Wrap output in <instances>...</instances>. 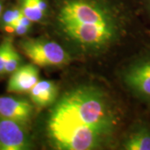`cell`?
Returning <instances> with one entry per match:
<instances>
[{"label": "cell", "instance_id": "277c9868", "mask_svg": "<svg viewBox=\"0 0 150 150\" xmlns=\"http://www.w3.org/2000/svg\"><path fill=\"white\" fill-rule=\"evenodd\" d=\"M121 79L134 98L150 104V51L131 60L122 70Z\"/></svg>", "mask_w": 150, "mask_h": 150}, {"label": "cell", "instance_id": "3957f363", "mask_svg": "<svg viewBox=\"0 0 150 150\" xmlns=\"http://www.w3.org/2000/svg\"><path fill=\"white\" fill-rule=\"evenodd\" d=\"M19 47L32 64L38 67H61L71 61L69 53L62 45L45 38L23 39Z\"/></svg>", "mask_w": 150, "mask_h": 150}, {"label": "cell", "instance_id": "9a60e30c", "mask_svg": "<svg viewBox=\"0 0 150 150\" xmlns=\"http://www.w3.org/2000/svg\"><path fill=\"white\" fill-rule=\"evenodd\" d=\"M3 8H4L3 0H0V18H1V16H2V13H3Z\"/></svg>", "mask_w": 150, "mask_h": 150}, {"label": "cell", "instance_id": "52a82bcc", "mask_svg": "<svg viewBox=\"0 0 150 150\" xmlns=\"http://www.w3.org/2000/svg\"><path fill=\"white\" fill-rule=\"evenodd\" d=\"M33 64L20 65L13 74L7 84V92L12 93H28L38 81L39 72Z\"/></svg>", "mask_w": 150, "mask_h": 150}, {"label": "cell", "instance_id": "8992f818", "mask_svg": "<svg viewBox=\"0 0 150 150\" xmlns=\"http://www.w3.org/2000/svg\"><path fill=\"white\" fill-rule=\"evenodd\" d=\"M33 104L26 99L0 97V116L26 125L32 118Z\"/></svg>", "mask_w": 150, "mask_h": 150}, {"label": "cell", "instance_id": "9c48e42d", "mask_svg": "<svg viewBox=\"0 0 150 150\" xmlns=\"http://www.w3.org/2000/svg\"><path fill=\"white\" fill-rule=\"evenodd\" d=\"M126 150H150V125L138 122L129 129L123 140Z\"/></svg>", "mask_w": 150, "mask_h": 150}, {"label": "cell", "instance_id": "4fadbf2b", "mask_svg": "<svg viewBox=\"0 0 150 150\" xmlns=\"http://www.w3.org/2000/svg\"><path fill=\"white\" fill-rule=\"evenodd\" d=\"M13 43L10 39H4L0 43V76L4 75V66L6 59Z\"/></svg>", "mask_w": 150, "mask_h": 150}, {"label": "cell", "instance_id": "5b68a950", "mask_svg": "<svg viewBox=\"0 0 150 150\" xmlns=\"http://www.w3.org/2000/svg\"><path fill=\"white\" fill-rule=\"evenodd\" d=\"M25 126L0 116V149H28L30 144Z\"/></svg>", "mask_w": 150, "mask_h": 150}, {"label": "cell", "instance_id": "5bb4252c", "mask_svg": "<svg viewBox=\"0 0 150 150\" xmlns=\"http://www.w3.org/2000/svg\"><path fill=\"white\" fill-rule=\"evenodd\" d=\"M142 3L144 7V9L150 16V0H142Z\"/></svg>", "mask_w": 150, "mask_h": 150}, {"label": "cell", "instance_id": "7a4b0ae2", "mask_svg": "<svg viewBox=\"0 0 150 150\" xmlns=\"http://www.w3.org/2000/svg\"><path fill=\"white\" fill-rule=\"evenodd\" d=\"M54 26L76 54L104 53L121 40L129 14L118 0H55Z\"/></svg>", "mask_w": 150, "mask_h": 150}, {"label": "cell", "instance_id": "6da1fadb", "mask_svg": "<svg viewBox=\"0 0 150 150\" xmlns=\"http://www.w3.org/2000/svg\"><path fill=\"white\" fill-rule=\"evenodd\" d=\"M120 114L101 88L79 85L70 88L54 103L46 130L58 150H93L106 147L119 127Z\"/></svg>", "mask_w": 150, "mask_h": 150}, {"label": "cell", "instance_id": "30bf717a", "mask_svg": "<svg viewBox=\"0 0 150 150\" xmlns=\"http://www.w3.org/2000/svg\"><path fill=\"white\" fill-rule=\"evenodd\" d=\"M19 7L23 14L33 23L41 21L48 12L47 0H19Z\"/></svg>", "mask_w": 150, "mask_h": 150}, {"label": "cell", "instance_id": "ba28073f", "mask_svg": "<svg viewBox=\"0 0 150 150\" xmlns=\"http://www.w3.org/2000/svg\"><path fill=\"white\" fill-rule=\"evenodd\" d=\"M28 94L33 106L38 108H44L56 102L59 88L54 81L38 80L29 90Z\"/></svg>", "mask_w": 150, "mask_h": 150}, {"label": "cell", "instance_id": "7c38bea8", "mask_svg": "<svg viewBox=\"0 0 150 150\" xmlns=\"http://www.w3.org/2000/svg\"><path fill=\"white\" fill-rule=\"evenodd\" d=\"M22 59L13 45L11 46L4 66V74H11L20 66Z\"/></svg>", "mask_w": 150, "mask_h": 150}, {"label": "cell", "instance_id": "8fae6325", "mask_svg": "<svg viewBox=\"0 0 150 150\" xmlns=\"http://www.w3.org/2000/svg\"><path fill=\"white\" fill-rule=\"evenodd\" d=\"M22 13L20 7H13L6 10L4 13H2V16L0 18V23L1 27L3 28L7 33H11L12 28L13 24L17 22V20L22 16Z\"/></svg>", "mask_w": 150, "mask_h": 150}]
</instances>
